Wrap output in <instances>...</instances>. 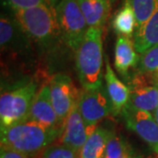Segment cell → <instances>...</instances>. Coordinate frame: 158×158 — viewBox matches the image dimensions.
I'll return each instance as SVG.
<instances>
[{
  "mask_svg": "<svg viewBox=\"0 0 158 158\" xmlns=\"http://www.w3.org/2000/svg\"><path fill=\"white\" fill-rule=\"evenodd\" d=\"M14 18L33 43L44 52H53L61 43H64L55 9L51 5L14 11Z\"/></svg>",
  "mask_w": 158,
  "mask_h": 158,
  "instance_id": "1",
  "label": "cell"
},
{
  "mask_svg": "<svg viewBox=\"0 0 158 158\" xmlns=\"http://www.w3.org/2000/svg\"><path fill=\"white\" fill-rule=\"evenodd\" d=\"M62 130L48 128L31 119L1 128V147L16 150L28 157L41 153L62 135Z\"/></svg>",
  "mask_w": 158,
  "mask_h": 158,
  "instance_id": "2",
  "label": "cell"
},
{
  "mask_svg": "<svg viewBox=\"0 0 158 158\" xmlns=\"http://www.w3.org/2000/svg\"><path fill=\"white\" fill-rule=\"evenodd\" d=\"M103 28L90 27L75 52L76 69L83 89H97L104 85Z\"/></svg>",
  "mask_w": 158,
  "mask_h": 158,
  "instance_id": "3",
  "label": "cell"
},
{
  "mask_svg": "<svg viewBox=\"0 0 158 158\" xmlns=\"http://www.w3.org/2000/svg\"><path fill=\"white\" fill-rule=\"evenodd\" d=\"M0 44L2 55L21 66L34 62V43L15 18L2 15L0 19Z\"/></svg>",
  "mask_w": 158,
  "mask_h": 158,
  "instance_id": "4",
  "label": "cell"
},
{
  "mask_svg": "<svg viewBox=\"0 0 158 158\" xmlns=\"http://www.w3.org/2000/svg\"><path fill=\"white\" fill-rule=\"evenodd\" d=\"M37 88V84L30 81L14 89L2 91L0 97L1 128L27 119L32 104L38 92Z\"/></svg>",
  "mask_w": 158,
  "mask_h": 158,
  "instance_id": "5",
  "label": "cell"
},
{
  "mask_svg": "<svg viewBox=\"0 0 158 158\" xmlns=\"http://www.w3.org/2000/svg\"><path fill=\"white\" fill-rule=\"evenodd\" d=\"M55 12L64 44L76 52L90 28L77 0H61L55 7Z\"/></svg>",
  "mask_w": 158,
  "mask_h": 158,
  "instance_id": "6",
  "label": "cell"
},
{
  "mask_svg": "<svg viewBox=\"0 0 158 158\" xmlns=\"http://www.w3.org/2000/svg\"><path fill=\"white\" fill-rule=\"evenodd\" d=\"M78 108L90 134L92 135L98 127V123L113 113V105L106 85L97 89L81 90Z\"/></svg>",
  "mask_w": 158,
  "mask_h": 158,
  "instance_id": "7",
  "label": "cell"
},
{
  "mask_svg": "<svg viewBox=\"0 0 158 158\" xmlns=\"http://www.w3.org/2000/svg\"><path fill=\"white\" fill-rule=\"evenodd\" d=\"M51 100L63 125L72 108L78 103L80 92L67 74L57 73L49 80Z\"/></svg>",
  "mask_w": 158,
  "mask_h": 158,
  "instance_id": "8",
  "label": "cell"
},
{
  "mask_svg": "<svg viewBox=\"0 0 158 158\" xmlns=\"http://www.w3.org/2000/svg\"><path fill=\"white\" fill-rule=\"evenodd\" d=\"M129 100L126 106L154 113L158 106V86L147 74L136 73L129 77Z\"/></svg>",
  "mask_w": 158,
  "mask_h": 158,
  "instance_id": "9",
  "label": "cell"
},
{
  "mask_svg": "<svg viewBox=\"0 0 158 158\" xmlns=\"http://www.w3.org/2000/svg\"><path fill=\"white\" fill-rule=\"evenodd\" d=\"M127 127L133 130L158 155V123L152 113L126 107L122 111Z\"/></svg>",
  "mask_w": 158,
  "mask_h": 158,
  "instance_id": "10",
  "label": "cell"
},
{
  "mask_svg": "<svg viewBox=\"0 0 158 158\" xmlns=\"http://www.w3.org/2000/svg\"><path fill=\"white\" fill-rule=\"evenodd\" d=\"M27 119L36 121L48 128L63 130V125L58 118L52 104L49 81L44 83L38 90Z\"/></svg>",
  "mask_w": 158,
  "mask_h": 158,
  "instance_id": "11",
  "label": "cell"
},
{
  "mask_svg": "<svg viewBox=\"0 0 158 158\" xmlns=\"http://www.w3.org/2000/svg\"><path fill=\"white\" fill-rule=\"evenodd\" d=\"M91 135L78 108V103L72 108L66 118L64 127L60 136V143L80 152L85 141Z\"/></svg>",
  "mask_w": 158,
  "mask_h": 158,
  "instance_id": "12",
  "label": "cell"
},
{
  "mask_svg": "<svg viewBox=\"0 0 158 158\" xmlns=\"http://www.w3.org/2000/svg\"><path fill=\"white\" fill-rule=\"evenodd\" d=\"M139 59L140 54L136 51L134 40L118 35L114 50V67L122 77L129 76V70L137 67Z\"/></svg>",
  "mask_w": 158,
  "mask_h": 158,
  "instance_id": "13",
  "label": "cell"
},
{
  "mask_svg": "<svg viewBox=\"0 0 158 158\" xmlns=\"http://www.w3.org/2000/svg\"><path fill=\"white\" fill-rule=\"evenodd\" d=\"M105 70V85L113 105V113L114 115H118L122 113L128 103L129 89L116 76L106 56Z\"/></svg>",
  "mask_w": 158,
  "mask_h": 158,
  "instance_id": "14",
  "label": "cell"
},
{
  "mask_svg": "<svg viewBox=\"0 0 158 158\" xmlns=\"http://www.w3.org/2000/svg\"><path fill=\"white\" fill-rule=\"evenodd\" d=\"M89 27L103 28L107 21L111 0H77Z\"/></svg>",
  "mask_w": 158,
  "mask_h": 158,
  "instance_id": "15",
  "label": "cell"
},
{
  "mask_svg": "<svg viewBox=\"0 0 158 158\" xmlns=\"http://www.w3.org/2000/svg\"><path fill=\"white\" fill-rule=\"evenodd\" d=\"M133 40L136 51L140 55L158 46V7L144 27L135 33Z\"/></svg>",
  "mask_w": 158,
  "mask_h": 158,
  "instance_id": "16",
  "label": "cell"
},
{
  "mask_svg": "<svg viewBox=\"0 0 158 158\" xmlns=\"http://www.w3.org/2000/svg\"><path fill=\"white\" fill-rule=\"evenodd\" d=\"M110 135L109 130L98 127L81 148L79 158H104Z\"/></svg>",
  "mask_w": 158,
  "mask_h": 158,
  "instance_id": "17",
  "label": "cell"
},
{
  "mask_svg": "<svg viewBox=\"0 0 158 158\" xmlns=\"http://www.w3.org/2000/svg\"><path fill=\"white\" fill-rule=\"evenodd\" d=\"M113 27L118 35L131 38L136 29V19L134 11L127 2L125 1L122 6L113 19Z\"/></svg>",
  "mask_w": 158,
  "mask_h": 158,
  "instance_id": "18",
  "label": "cell"
},
{
  "mask_svg": "<svg viewBox=\"0 0 158 158\" xmlns=\"http://www.w3.org/2000/svg\"><path fill=\"white\" fill-rule=\"evenodd\" d=\"M129 4L136 19L135 33L141 30L158 7V0H125Z\"/></svg>",
  "mask_w": 158,
  "mask_h": 158,
  "instance_id": "19",
  "label": "cell"
},
{
  "mask_svg": "<svg viewBox=\"0 0 158 158\" xmlns=\"http://www.w3.org/2000/svg\"><path fill=\"white\" fill-rule=\"evenodd\" d=\"M129 145L121 136L111 133L108 139L104 158H134Z\"/></svg>",
  "mask_w": 158,
  "mask_h": 158,
  "instance_id": "20",
  "label": "cell"
},
{
  "mask_svg": "<svg viewBox=\"0 0 158 158\" xmlns=\"http://www.w3.org/2000/svg\"><path fill=\"white\" fill-rule=\"evenodd\" d=\"M136 69L140 73H152L157 71L158 46H156L140 55V59Z\"/></svg>",
  "mask_w": 158,
  "mask_h": 158,
  "instance_id": "21",
  "label": "cell"
},
{
  "mask_svg": "<svg viewBox=\"0 0 158 158\" xmlns=\"http://www.w3.org/2000/svg\"><path fill=\"white\" fill-rule=\"evenodd\" d=\"M40 158H79V153L62 143L51 144L40 154Z\"/></svg>",
  "mask_w": 158,
  "mask_h": 158,
  "instance_id": "22",
  "label": "cell"
},
{
  "mask_svg": "<svg viewBox=\"0 0 158 158\" xmlns=\"http://www.w3.org/2000/svg\"><path fill=\"white\" fill-rule=\"evenodd\" d=\"M2 1L5 6L9 7L13 11L30 9L42 5H51L50 0H2Z\"/></svg>",
  "mask_w": 158,
  "mask_h": 158,
  "instance_id": "23",
  "label": "cell"
},
{
  "mask_svg": "<svg viewBox=\"0 0 158 158\" xmlns=\"http://www.w3.org/2000/svg\"><path fill=\"white\" fill-rule=\"evenodd\" d=\"M0 158H30L22 153L18 152L16 150L1 147Z\"/></svg>",
  "mask_w": 158,
  "mask_h": 158,
  "instance_id": "24",
  "label": "cell"
},
{
  "mask_svg": "<svg viewBox=\"0 0 158 158\" xmlns=\"http://www.w3.org/2000/svg\"><path fill=\"white\" fill-rule=\"evenodd\" d=\"M134 158H158V155L155 153V155H149V156H143V155H135Z\"/></svg>",
  "mask_w": 158,
  "mask_h": 158,
  "instance_id": "25",
  "label": "cell"
},
{
  "mask_svg": "<svg viewBox=\"0 0 158 158\" xmlns=\"http://www.w3.org/2000/svg\"><path fill=\"white\" fill-rule=\"evenodd\" d=\"M153 115H154V118H155V119L156 120V122L158 123V106H157V108L156 109V111L154 112Z\"/></svg>",
  "mask_w": 158,
  "mask_h": 158,
  "instance_id": "26",
  "label": "cell"
},
{
  "mask_svg": "<svg viewBox=\"0 0 158 158\" xmlns=\"http://www.w3.org/2000/svg\"><path fill=\"white\" fill-rule=\"evenodd\" d=\"M57 2H58V0H50L51 5H52V6H55V5L56 4ZM56 5H57V4H56Z\"/></svg>",
  "mask_w": 158,
  "mask_h": 158,
  "instance_id": "27",
  "label": "cell"
}]
</instances>
